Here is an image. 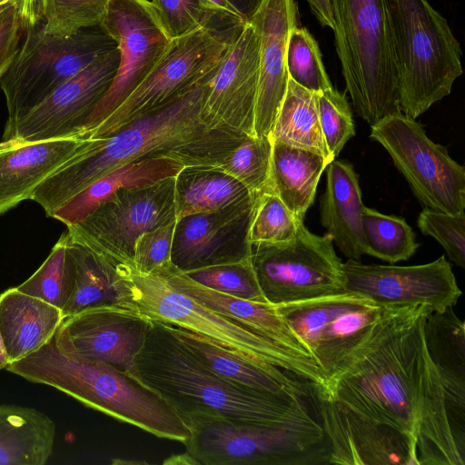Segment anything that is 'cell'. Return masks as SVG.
Listing matches in <instances>:
<instances>
[{"mask_svg": "<svg viewBox=\"0 0 465 465\" xmlns=\"http://www.w3.org/2000/svg\"><path fill=\"white\" fill-rule=\"evenodd\" d=\"M218 67L167 106L133 121L109 136L88 139L37 187L31 201L52 218L69 198L100 177L147 157H169L184 166H218L248 137L230 130L210 128L201 120L206 88Z\"/></svg>", "mask_w": 465, "mask_h": 465, "instance_id": "obj_1", "label": "cell"}, {"mask_svg": "<svg viewBox=\"0 0 465 465\" xmlns=\"http://www.w3.org/2000/svg\"><path fill=\"white\" fill-rule=\"evenodd\" d=\"M431 312L425 305L384 308L363 339L319 384L321 391L368 420L405 432L415 442L423 324Z\"/></svg>", "mask_w": 465, "mask_h": 465, "instance_id": "obj_2", "label": "cell"}, {"mask_svg": "<svg viewBox=\"0 0 465 465\" xmlns=\"http://www.w3.org/2000/svg\"><path fill=\"white\" fill-rule=\"evenodd\" d=\"M129 372L164 399L183 421L193 415L254 425L318 421L307 400L266 396L220 377L164 322H152Z\"/></svg>", "mask_w": 465, "mask_h": 465, "instance_id": "obj_3", "label": "cell"}, {"mask_svg": "<svg viewBox=\"0 0 465 465\" xmlns=\"http://www.w3.org/2000/svg\"><path fill=\"white\" fill-rule=\"evenodd\" d=\"M24 380L65 393L88 408L156 437L184 443L190 430L171 405L129 371L68 356L54 338L5 368Z\"/></svg>", "mask_w": 465, "mask_h": 465, "instance_id": "obj_4", "label": "cell"}, {"mask_svg": "<svg viewBox=\"0 0 465 465\" xmlns=\"http://www.w3.org/2000/svg\"><path fill=\"white\" fill-rule=\"evenodd\" d=\"M398 74L400 106L416 119L448 96L462 73L461 49L427 0H384Z\"/></svg>", "mask_w": 465, "mask_h": 465, "instance_id": "obj_5", "label": "cell"}, {"mask_svg": "<svg viewBox=\"0 0 465 465\" xmlns=\"http://www.w3.org/2000/svg\"><path fill=\"white\" fill-rule=\"evenodd\" d=\"M336 52L356 114L371 126L401 113L384 0H331Z\"/></svg>", "mask_w": 465, "mask_h": 465, "instance_id": "obj_6", "label": "cell"}, {"mask_svg": "<svg viewBox=\"0 0 465 465\" xmlns=\"http://www.w3.org/2000/svg\"><path fill=\"white\" fill-rule=\"evenodd\" d=\"M186 451L203 465L329 464L330 448L320 421L254 425L213 415L185 420Z\"/></svg>", "mask_w": 465, "mask_h": 465, "instance_id": "obj_7", "label": "cell"}, {"mask_svg": "<svg viewBox=\"0 0 465 465\" xmlns=\"http://www.w3.org/2000/svg\"><path fill=\"white\" fill-rule=\"evenodd\" d=\"M135 306L151 320L202 334L252 361L269 363L322 385L325 376L312 358L273 342L242 322L195 302L157 274H141L129 264Z\"/></svg>", "mask_w": 465, "mask_h": 465, "instance_id": "obj_8", "label": "cell"}, {"mask_svg": "<svg viewBox=\"0 0 465 465\" xmlns=\"http://www.w3.org/2000/svg\"><path fill=\"white\" fill-rule=\"evenodd\" d=\"M116 48L100 25L63 38L45 33L42 24L24 29L17 54L0 80L7 111L3 134L59 85Z\"/></svg>", "mask_w": 465, "mask_h": 465, "instance_id": "obj_9", "label": "cell"}, {"mask_svg": "<svg viewBox=\"0 0 465 465\" xmlns=\"http://www.w3.org/2000/svg\"><path fill=\"white\" fill-rule=\"evenodd\" d=\"M247 22L203 27L171 41L161 60L136 89L84 139L109 136L133 121L163 108L213 72Z\"/></svg>", "mask_w": 465, "mask_h": 465, "instance_id": "obj_10", "label": "cell"}, {"mask_svg": "<svg viewBox=\"0 0 465 465\" xmlns=\"http://www.w3.org/2000/svg\"><path fill=\"white\" fill-rule=\"evenodd\" d=\"M250 260L265 300L274 306L343 293L342 262L331 238L303 223L290 242L250 244Z\"/></svg>", "mask_w": 465, "mask_h": 465, "instance_id": "obj_11", "label": "cell"}, {"mask_svg": "<svg viewBox=\"0 0 465 465\" xmlns=\"http://www.w3.org/2000/svg\"><path fill=\"white\" fill-rule=\"evenodd\" d=\"M370 137L388 152L413 194L425 207L447 213L465 211V168L422 126L402 113L371 126Z\"/></svg>", "mask_w": 465, "mask_h": 465, "instance_id": "obj_12", "label": "cell"}, {"mask_svg": "<svg viewBox=\"0 0 465 465\" xmlns=\"http://www.w3.org/2000/svg\"><path fill=\"white\" fill-rule=\"evenodd\" d=\"M174 177L120 189L84 220L65 226L66 231L112 262L132 264L140 235L176 221Z\"/></svg>", "mask_w": 465, "mask_h": 465, "instance_id": "obj_13", "label": "cell"}, {"mask_svg": "<svg viewBox=\"0 0 465 465\" xmlns=\"http://www.w3.org/2000/svg\"><path fill=\"white\" fill-rule=\"evenodd\" d=\"M100 27L116 42L120 61L110 87L80 129L83 138L146 78L172 41L149 0H110Z\"/></svg>", "mask_w": 465, "mask_h": 465, "instance_id": "obj_14", "label": "cell"}, {"mask_svg": "<svg viewBox=\"0 0 465 465\" xmlns=\"http://www.w3.org/2000/svg\"><path fill=\"white\" fill-rule=\"evenodd\" d=\"M325 379L368 333L384 308L351 293H339L276 306Z\"/></svg>", "mask_w": 465, "mask_h": 465, "instance_id": "obj_15", "label": "cell"}, {"mask_svg": "<svg viewBox=\"0 0 465 465\" xmlns=\"http://www.w3.org/2000/svg\"><path fill=\"white\" fill-rule=\"evenodd\" d=\"M341 272L343 292L383 308L425 305L440 312L453 307L461 295L444 255L411 266L364 264L348 259L342 262Z\"/></svg>", "mask_w": 465, "mask_h": 465, "instance_id": "obj_16", "label": "cell"}, {"mask_svg": "<svg viewBox=\"0 0 465 465\" xmlns=\"http://www.w3.org/2000/svg\"><path fill=\"white\" fill-rule=\"evenodd\" d=\"M152 322L136 306H92L64 318L54 342L68 356L129 371Z\"/></svg>", "mask_w": 465, "mask_h": 465, "instance_id": "obj_17", "label": "cell"}, {"mask_svg": "<svg viewBox=\"0 0 465 465\" xmlns=\"http://www.w3.org/2000/svg\"><path fill=\"white\" fill-rule=\"evenodd\" d=\"M119 61L118 48L95 60L23 115L2 140L41 142L81 136L82 125L110 87Z\"/></svg>", "mask_w": 465, "mask_h": 465, "instance_id": "obj_18", "label": "cell"}, {"mask_svg": "<svg viewBox=\"0 0 465 465\" xmlns=\"http://www.w3.org/2000/svg\"><path fill=\"white\" fill-rule=\"evenodd\" d=\"M329 464L418 465L416 445L405 432L368 420L327 397L314 384Z\"/></svg>", "mask_w": 465, "mask_h": 465, "instance_id": "obj_19", "label": "cell"}, {"mask_svg": "<svg viewBox=\"0 0 465 465\" xmlns=\"http://www.w3.org/2000/svg\"><path fill=\"white\" fill-rule=\"evenodd\" d=\"M259 38L247 22L209 81L200 117L210 128L254 136Z\"/></svg>", "mask_w": 465, "mask_h": 465, "instance_id": "obj_20", "label": "cell"}, {"mask_svg": "<svg viewBox=\"0 0 465 465\" xmlns=\"http://www.w3.org/2000/svg\"><path fill=\"white\" fill-rule=\"evenodd\" d=\"M253 196L176 221L171 262L183 272L250 257L248 228Z\"/></svg>", "mask_w": 465, "mask_h": 465, "instance_id": "obj_21", "label": "cell"}, {"mask_svg": "<svg viewBox=\"0 0 465 465\" xmlns=\"http://www.w3.org/2000/svg\"><path fill=\"white\" fill-rule=\"evenodd\" d=\"M248 23L259 38V79L254 109L255 136H271L286 94L289 74L286 49L290 32L298 25L294 0H262Z\"/></svg>", "mask_w": 465, "mask_h": 465, "instance_id": "obj_22", "label": "cell"}, {"mask_svg": "<svg viewBox=\"0 0 465 465\" xmlns=\"http://www.w3.org/2000/svg\"><path fill=\"white\" fill-rule=\"evenodd\" d=\"M169 326L198 359L230 382L271 397L294 401L315 398V383L311 381L272 364L235 354L202 334L172 324Z\"/></svg>", "mask_w": 465, "mask_h": 465, "instance_id": "obj_23", "label": "cell"}, {"mask_svg": "<svg viewBox=\"0 0 465 465\" xmlns=\"http://www.w3.org/2000/svg\"><path fill=\"white\" fill-rule=\"evenodd\" d=\"M81 136L0 142V215L31 200L37 187L86 142Z\"/></svg>", "mask_w": 465, "mask_h": 465, "instance_id": "obj_24", "label": "cell"}, {"mask_svg": "<svg viewBox=\"0 0 465 465\" xmlns=\"http://www.w3.org/2000/svg\"><path fill=\"white\" fill-rule=\"evenodd\" d=\"M415 443L418 465H465V445L454 433L444 389L425 346Z\"/></svg>", "mask_w": 465, "mask_h": 465, "instance_id": "obj_25", "label": "cell"}, {"mask_svg": "<svg viewBox=\"0 0 465 465\" xmlns=\"http://www.w3.org/2000/svg\"><path fill=\"white\" fill-rule=\"evenodd\" d=\"M423 341L441 381L453 430L465 440V325L452 307L431 312L423 324Z\"/></svg>", "mask_w": 465, "mask_h": 465, "instance_id": "obj_26", "label": "cell"}, {"mask_svg": "<svg viewBox=\"0 0 465 465\" xmlns=\"http://www.w3.org/2000/svg\"><path fill=\"white\" fill-rule=\"evenodd\" d=\"M65 232V252L74 272V287L62 310L64 318L85 308L121 304L135 306L128 263H114Z\"/></svg>", "mask_w": 465, "mask_h": 465, "instance_id": "obj_27", "label": "cell"}, {"mask_svg": "<svg viewBox=\"0 0 465 465\" xmlns=\"http://www.w3.org/2000/svg\"><path fill=\"white\" fill-rule=\"evenodd\" d=\"M151 274L160 275L172 287L203 306L242 322L296 354L312 359L274 305L233 297L207 288L189 278L173 263Z\"/></svg>", "mask_w": 465, "mask_h": 465, "instance_id": "obj_28", "label": "cell"}, {"mask_svg": "<svg viewBox=\"0 0 465 465\" xmlns=\"http://www.w3.org/2000/svg\"><path fill=\"white\" fill-rule=\"evenodd\" d=\"M326 187L320 201V221L342 254L360 261L365 254L361 215L364 204L359 177L345 160H332L325 168Z\"/></svg>", "mask_w": 465, "mask_h": 465, "instance_id": "obj_29", "label": "cell"}, {"mask_svg": "<svg viewBox=\"0 0 465 465\" xmlns=\"http://www.w3.org/2000/svg\"><path fill=\"white\" fill-rule=\"evenodd\" d=\"M63 320L59 308L16 287L0 293V332L9 363L48 343Z\"/></svg>", "mask_w": 465, "mask_h": 465, "instance_id": "obj_30", "label": "cell"}, {"mask_svg": "<svg viewBox=\"0 0 465 465\" xmlns=\"http://www.w3.org/2000/svg\"><path fill=\"white\" fill-rule=\"evenodd\" d=\"M184 165L169 157H147L128 163L100 177L69 198L52 218L65 226L75 224L123 188L143 187L174 177Z\"/></svg>", "mask_w": 465, "mask_h": 465, "instance_id": "obj_31", "label": "cell"}, {"mask_svg": "<svg viewBox=\"0 0 465 465\" xmlns=\"http://www.w3.org/2000/svg\"><path fill=\"white\" fill-rule=\"evenodd\" d=\"M56 427L31 407L0 404V465H45L53 455Z\"/></svg>", "mask_w": 465, "mask_h": 465, "instance_id": "obj_32", "label": "cell"}, {"mask_svg": "<svg viewBox=\"0 0 465 465\" xmlns=\"http://www.w3.org/2000/svg\"><path fill=\"white\" fill-rule=\"evenodd\" d=\"M329 163L317 153L272 141L269 191L303 220Z\"/></svg>", "mask_w": 465, "mask_h": 465, "instance_id": "obj_33", "label": "cell"}, {"mask_svg": "<svg viewBox=\"0 0 465 465\" xmlns=\"http://www.w3.org/2000/svg\"><path fill=\"white\" fill-rule=\"evenodd\" d=\"M174 178L176 221L214 212L252 196L242 183L218 166L187 165Z\"/></svg>", "mask_w": 465, "mask_h": 465, "instance_id": "obj_34", "label": "cell"}, {"mask_svg": "<svg viewBox=\"0 0 465 465\" xmlns=\"http://www.w3.org/2000/svg\"><path fill=\"white\" fill-rule=\"evenodd\" d=\"M317 98L318 93L306 90L289 78L271 137L272 141L317 153L331 162L334 159L321 129Z\"/></svg>", "mask_w": 465, "mask_h": 465, "instance_id": "obj_35", "label": "cell"}, {"mask_svg": "<svg viewBox=\"0 0 465 465\" xmlns=\"http://www.w3.org/2000/svg\"><path fill=\"white\" fill-rule=\"evenodd\" d=\"M361 223L365 254L392 264L409 260L419 248L412 228L402 217L364 206Z\"/></svg>", "mask_w": 465, "mask_h": 465, "instance_id": "obj_36", "label": "cell"}, {"mask_svg": "<svg viewBox=\"0 0 465 465\" xmlns=\"http://www.w3.org/2000/svg\"><path fill=\"white\" fill-rule=\"evenodd\" d=\"M160 23L171 39H177L203 27H218L246 22L220 8L210 0H152Z\"/></svg>", "mask_w": 465, "mask_h": 465, "instance_id": "obj_37", "label": "cell"}, {"mask_svg": "<svg viewBox=\"0 0 465 465\" xmlns=\"http://www.w3.org/2000/svg\"><path fill=\"white\" fill-rule=\"evenodd\" d=\"M73 287V265L65 252L64 232L40 267L16 286L22 292L41 299L61 311L70 299Z\"/></svg>", "mask_w": 465, "mask_h": 465, "instance_id": "obj_38", "label": "cell"}, {"mask_svg": "<svg viewBox=\"0 0 465 465\" xmlns=\"http://www.w3.org/2000/svg\"><path fill=\"white\" fill-rule=\"evenodd\" d=\"M272 140L271 136H248L218 165L237 179L252 196L270 187Z\"/></svg>", "mask_w": 465, "mask_h": 465, "instance_id": "obj_39", "label": "cell"}, {"mask_svg": "<svg viewBox=\"0 0 465 465\" xmlns=\"http://www.w3.org/2000/svg\"><path fill=\"white\" fill-rule=\"evenodd\" d=\"M303 220L292 213L271 191L253 196L248 242L276 244L294 239Z\"/></svg>", "mask_w": 465, "mask_h": 465, "instance_id": "obj_40", "label": "cell"}, {"mask_svg": "<svg viewBox=\"0 0 465 465\" xmlns=\"http://www.w3.org/2000/svg\"><path fill=\"white\" fill-rule=\"evenodd\" d=\"M289 78L302 88L322 93L332 88L325 71L319 45L307 28L294 26L286 49Z\"/></svg>", "mask_w": 465, "mask_h": 465, "instance_id": "obj_41", "label": "cell"}, {"mask_svg": "<svg viewBox=\"0 0 465 465\" xmlns=\"http://www.w3.org/2000/svg\"><path fill=\"white\" fill-rule=\"evenodd\" d=\"M183 273L194 282L216 292L248 301L267 302L259 286L250 257Z\"/></svg>", "mask_w": 465, "mask_h": 465, "instance_id": "obj_42", "label": "cell"}, {"mask_svg": "<svg viewBox=\"0 0 465 465\" xmlns=\"http://www.w3.org/2000/svg\"><path fill=\"white\" fill-rule=\"evenodd\" d=\"M110 0H47L42 27L55 37H68L82 29L99 26Z\"/></svg>", "mask_w": 465, "mask_h": 465, "instance_id": "obj_43", "label": "cell"}, {"mask_svg": "<svg viewBox=\"0 0 465 465\" xmlns=\"http://www.w3.org/2000/svg\"><path fill=\"white\" fill-rule=\"evenodd\" d=\"M317 106L322 133L332 159L355 135L351 106L344 94L334 87L318 93Z\"/></svg>", "mask_w": 465, "mask_h": 465, "instance_id": "obj_44", "label": "cell"}, {"mask_svg": "<svg viewBox=\"0 0 465 465\" xmlns=\"http://www.w3.org/2000/svg\"><path fill=\"white\" fill-rule=\"evenodd\" d=\"M417 224L423 234L439 242L456 265L465 268V212L452 214L424 207Z\"/></svg>", "mask_w": 465, "mask_h": 465, "instance_id": "obj_45", "label": "cell"}, {"mask_svg": "<svg viewBox=\"0 0 465 465\" xmlns=\"http://www.w3.org/2000/svg\"><path fill=\"white\" fill-rule=\"evenodd\" d=\"M175 222L148 231L134 243L132 267L141 274H151L168 266L175 228Z\"/></svg>", "mask_w": 465, "mask_h": 465, "instance_id": "obj_46", "label": "cell"}, {"mask_svg": "<svg viewBox=\"0 0 465 465\" xmlns=\"http://www.w3.org/2000/svg\"><path fill=\"white\" fill-rule=\"evenodd\" d=\"M23 35L21 19L12 5L0 19V80L14 61Z\"/></svg>", "mask_w": 465, "mask_h": 465, "instance_id": "obj_47", "label": "cell"}, {"mask_svg": "<svg viewBox=\"0 0 465 465\" xmlns=\"http://www.w3.org/2000/svg\"><path fill=\"white\" fill-rule=\"evenodd\" d=\"M24 29L43 23L47 0H13Z\"/></svg>", "mask_w": 465, "mask_h": 465, "instance_id": "obj_48", "label": "cell"}, {"mask_svg": "<svg viewBox=\"0 0 465 465\" xmlns=\"http://www.w3.org/2000/svg\"><path fill=\"white\" fill-rule=\"evenodd\" d=\"M311 8L312 15L322 26L333 30L334 21L331 0H305Z\"/></svg>", "mask_w": 465, "mask_h": 465, "instance_id": "obj_49", "label": "cell"}, {"mask_svg": "<svg viewBox=\"0 0 465 465\" xmlns=\"http://www.w3.org/2000/svg\"><path fill=\"white\" fill-rule=\"evenodd\" d=\"M235 13L248 22L262 0H226Z\"/></svg>", "mask_w": 465, "mask_h": 465, "instance_id": "obj_50", "label": "cell"}, {"mask_svg": "<svg viewBox=\"0 0 465 465\" xmlns=\"http://www.w3.org/2000/svg\"><path fill=\"white\" fill-rule=\"evenodd\" d=\"M164 463H174V464H198L197 461L186 451V453L180 454L177 456L171 457Z\"/></svg>", "mask_w": 465, "mask_h": 465, "instance_id": "obj_51", "label": "cell"}, {"mask_svg": "<svg viewBox=\"0 0 465 465\" xmlns=\"http://www.w3.org/2000/svg\"><path fill=\"white\" fill-rule=\"evenodd\" d=\"M8 363H9V361H8L7 353L5 351L2 334L0 332V370H5Z\"/></svg>", "mask_w": 465, "mask_h": 465, "instance_id": "obj_52", "label": "cell"}, {"mask_svg": "<svg viewBox=\"0 0 465 465\" xmlns=\"http://www.w3.org/2000/svg\"><path fill=\"white\" fill-rule=\"evenodd\" d=\"M210 1L212 3H213L214 5H216L217 6H219L220 8L225 9V10L238 15L226 0H210Z\"/></svg>", "mask_w": 465, "mask_h": 465, "instance_id": "obj_53", "label": "cell"}, {"mask_svg": "<svg viewBox=\"0 0 465 465\" xmlns=\"http://www.w3.org/2000/svg\"><path fill=\"white\" fill-rule=\"evenodd\" d=\"M14 5L13 0H0V19L3 15Z\"/></svg>", "mask_w": 465, "mask_h": 465, "instance_id": "obj_54", "label": "cell"}, {"mask_svg": "<svg viewBox=\"0 0 465 465\" xmlns=\"http://www.w3.org/2000/svg\"><path fill=\"white\" fill-rule=\"evenodd\" d=\"M14 2V1H13Z\"/></svg>", "mask_w": 465, "mask_h": 465, "instance_id": "obj_55", "label": "cell"}]
</instances>
